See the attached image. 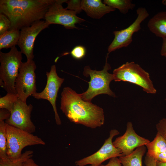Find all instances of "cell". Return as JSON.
Masks as SVG:
<instances>
[{
	"label": "cell",
	"instance_id": "obj_29",
	"mask_svg": "<svg viewBox=\"0 0 166 166\" xmlns=\"http://www.w3.org/2000/svg\"><path fill=\"white\" fill-rule=\"evenodd\" d=\"M11 115L10 112L7 109H0V121H6L10 118Z\"/></svg>",
	"mask_w": 166,
	"mask_h": 166
},
{
	"label": "cell",
	"instance_id": "obj_1",
	"mask_svg": "<svg viewBox=\"0 0 166 166\" xmlns=\"http://www.w3.org/2000/svg\"><path fill=\"white\" fill-rule=\"evenodd\" d=\"M61 96L60 109L71 122L92 129L104 124L102 108L91 102L83 100L80 94L68 87L63 88Z\"/></svg>",
	"mask_w": 166,
	"mask_h": 166
},
{
	"label": "cell",
	"instance_id": "obj_22",
	"mask_svg": "<svg viewBox=\"0 0 166 166\" xmlns=\"http://www.w3.org/2000/svg\"><path fill=\"white\" fill-rule=\"evenodd\" d=\"M6 123L0 121V159L8 158L6 154Z\"/></svg>",
	"mask_w": 166,
	"mask_h": 166
},
{
	"label": "cell",
	"instance_id": "obj_28",
	"mask_svg": "<svg viewBox=\"0 0 166 166\" xmlns=\"http://www.w3.org/2000/svg\"><path fill=\"white\" fill-rule=\"evenodd\" d=\"M99 166H123L121 163L119 158L114 157L110 159L106 164H101Z\"/></svg>",
	"mask_w": 166,
	"mask_h": 166
},
{
	"label": "cell",
	"instance_id": "obj_15",
	"mask_svg": "<svg viewBox=\"0 0 166 166\" xmlns=\"http://www.w3.org/2000/svg\"><path fill=\"white\" fill-rule=\"evenodd\" d=\"M81 6L82 10L87 15L94 19H100L116 10L105 4L101 0H82Z\"/></svg>",
	"mask_w": 166,
	"mask_h": 166
},
{
	"label": "cell",
	"instance_id": "obj_11",
	"mask_svg": "<svg viewBox=\"0 0 166 166\" xmlns=\"http://www.w3.org/2000/svg\"><path fill=\"white\" fill-rule=\"evenodd\" d=\"M47 81L46 86L40 93L36 92L32 96L39 100L43 99L48 101L52 105L55 114V119L57 125L61 124V121L57 111L56 101L59 89L63 83L64 79L57 75L56 66L52 65L49 72L46 73Z\"/></svg>",
	"mask_w": 166,
	"mask_h": 166
},
{
	"label": "cell",
	"instance_id": "obj_10",
	"mask_svg": "<svg viewBox=\"0 0 166 166\" xmlns=\"http://www.w3.org/2000/svg\"><path fill=\"white\" fill-rule=\"evenodd\" d=\"M137 17L134 22L124 29L113 31L114 37L108 48V53L120 48L127 47L132 42L133 34L141 29V24L149 15L146 9L139 7L136 10Z\"/></svg>",
	"mask_w": 166,
	"mask_h": 166
},
{
	"label": "cell",
	"instance_id": "obj_30",
	"mask_svg": "<svg viewBox=\"0 0 166 166\" xmlns=\"http://www.w3.org/2000/svg\"><path fill=\"white\" fill-rule=\"evenodd\" d=\"M144 163L146 166H157L156 161L147 153L145 157Z\"/></svg>",
	"mask_w": 166,
	"mask_h": 166
},
{
	"label": "cell",
	"instance_id": "obj_4",
	"mask_svg": "<svg viewBox=\"0 0 166 166\" xmlns=\"http://www.w3.org/2000/svg\"><path fill=\"white\" fill-rule=\"evenodd\" d=\"M22 53L14 46L10 51H0V86L7 93H16L15 82L22 62Z\"/></svg>",
	"mask_w": 166,
	"mask_h": 166
},
{
	"label": "cell",
	"instance_id": "obj_25",
	"mask_svg": "<svg viewBox=\"0 0 166 166\" xmlns=\"http://www.w3.org/2000/svg\"><path fill=\"white\" fill-rule=\"evenodd\" d=\"M11 22L9 19L3 14H0V35L9 30Z\"/></svg>",
	"mask_w": 166,
	"mask_h": 166
},
{
	"label": "cell",
	"instance_id": "obj_6",
	"mask_svg": "<svg viewBox=\"0 0 166 166\" xmlns=\"http://www.w3.org/2000/svg\"><path fill=\"white\" fill-rule=\"evenodd\" d=\"M113 74L115 81L129 82L140 86L147 93H156L149 73L133 61L127 62L114 69Z\"/></svg>",
	"mask_w": 166,
	"mask_h": 166
},
{
	"label": "cell",
	"instance_id": "obj_26",
	"mask_svg": "<svg viewBox=\"0 0 166 166\" xmlns=\"http://www.w3.org/2000/svg\"><path fill=\"white\" fill-rule=\"evenodd\" d=\"M81 0H67V3L66 8L76 12L77 14L79 13L82 10L81 6Z\"/></svg>",
	"mask_w": 166,
	"mask_h": 166
},
{
	"label": "cell",
	"instance_id": "obj_13",
	"mask_svg": "<svg viewBox=\"0 0 166 166\" xmlns=\"http://www.w3.org/2000/svg\"><path fill=\"white\" fill-rule=\"evenodd\" d=\"M49 25L45 21L40 20L21 30L20 37L17 45L20 51L26 56L27 61L33 60L34 45L37 37L42 30L48 27Z\"/></svg>",
	"mask_w": 166,
	"mask_h": 166
},
{
	"label": "cell",
	"instance_id": "obj_5",
	"mask_svg": "<svg viewBox=\"0 0 166 166\" xmlns=\"http://www.w3.org/2000/svg\"><path fill=\"white\" fill-rule=\"evenodd\" d=\"M6 154L8 158L15 160L22 156V151L27 146L45 145L41 138L25 130L6 123Z\"/></svg>",
	"mask_w": 166,
	"mask_h": 166
},
{
	"label": "cell",
	"instance_id": "obj_31",
	"mask_svg": "<svg viewBox=\"0 0 166 166\" xmlns=\"http://www.w3.org/2000/svg\"><path fill=\"white\" fill-rule=\"evenodd\" d=\"M160 53L162 56L166 57V37L162 38V43Z\"/></svg>",
	"mask_w": 166,
	"mask_h": 166
},
{
	"label": "cell",
	"instance_id": "obj_3",
	"mask_svg": "<svg viewBox=\"0 0 166 166\" xmlns=\"http://www.w3.org/2000/svg\"><path fill=\"white\" fill-rule=\"evenodd\" d=\"M109 54L106 57L105 64L102 70L97 71L92 70L89 66H86L83 72V75L90 77V81L88 82L89 87L85 92L81 93L82 99L85 101L91 102L92 99L100 94H106L113 97L116 96L110 88L111 82L114 80L113 74L108 72L111 67L107 62Z\"/></svg>",
	"mask_w": 166,
	"mask_h": 166
},
{
	"label": "cell",
	"instance_id": "obj_20",
	"mask_svg": "<svg viewBox=\"0 0 166 166\" xmlns=\"http://www.w3.org/2000/svg\"><path fill=\"white\" fill-rule=\"evenodd\" d=\"M130 0H104L103 2L115 9H118L123 14H126L130 10L133 9L135 4Z\"/></svg>",
	"mask_w": 166,
	"mask_h": 166
},
{
	"label": "cell",
	"instance_id": "obj_19",
	"mask_svg": "<svg viewBox=\"0 0 166 166\" xmlns=\"http://www.w3.org/2000/svg\"><path fill=\"white\" fill-rule=\"evenodd\" d=\"M20 31L17 29L9 30L0 35V49L11 48L17 45Z\"/></svg>",
	"mask_w": 166,
	"mask_h": 166
},
{
	"label": "cell",
	"instance_id": "obj_24",
	"mask_svg": "<svg viewBox=\"0 0 166 166\" xmlns=\"http://www.w3.org/2000/svg\"><path fill=\"white\" fill-rule=\"evenodd\" d=\"M86 53V49L84 46L78 45L73 48L70 53L73 58L76 59H80L85 57Z\"/></svg>",
	"mask_w": 166,
	"mask_h": 166
},
{
	"label": "cell",
	"instance_id": "obj_18",
	"mask_svg": "<svg viewBox=\"0 0 166 166\" xmlns=\"http://www.w3.org/2000/svg\"><path fill=\"white\" fill-rule=\"evenodd\" d=\"M144 145L136 148L131 153L119 157L123 166H142V159L146 152Z\"/></svg>",
	"mask_w": 166,
	"mask_h": 166
},
{
	"label": "cell",
	"instance_id": "obj_32",
	"mask_svg": "<svg viewBox=\"0 0 166 166\" xmlns=\"http://www.w3.org/2000/svg\"><path fill=\"white\" fill-rule=\"evenodd\" d=\"M24 166H40L36 164L31 158L26 160L24 163Z\"/></svg>",
	"mask_w": 166,
	"mask_h": 166
},
{
	"label": "cell",
	"instance_id": "obj_23",
	"mask_svg": "<svg viewBox=\"0 0 166 166\" xmlns=\"http://www.w3.org/2000/svg\"><path fill=\"white\" fill-rule=\"evenodd\" d=\"M18 98L16 93H7L5 96L0 98V108L6 109L10 112Z\"/></svg>",
	"mask_w": 166,
	"mask_h": 166
},
{
	"label": "cell",
	"instance_id": "obj_33",
	"mask_svg": "<svg viewBox=\"0 0 166 166\" xmlns=\"http://www.w3.org/2000/svg\"><path fill=\"white\" fill-rule=\"evenodd\" d=\"M157 166H166V163H161L156 161Z\"/></svg>",
	"mask_w": 166,
	"mask_h": 166
},
{
	"label": "cell",
	"instance_id": "obj_8",
	"mask_svg": "<svg viewBox=\"0 0 166 166\" xmlns=\"http://www.w3.org/2000/svg\"><path fill=\"white\" fill-rule=\"evenodd\" d=\"M67 0H55L45 14V21L50 25H61L67 29H77L75 25L85 20L77 16L75 11L63 7L62 4Z\"/></svg>",
	"mask_w": 166,
	"mask_h": 166
},
{
	"label": "cell",
	"instance_id": "obj_7",
	"mask_svg": "<svg viewBox=\"0 0 166 166\" xmlns=\"http://www.w3.org/2000/svg\"><path fill=\"white\" fill-rule=\"evenodd\" d=\"M36 66L33 60L22 62L16 79L15 88L18 98L26 102L27 99L36 92Z\"/></svg>",
	"mask_w": 166,
	"mask_h": 166
},
{
	"label": "cell",
	"instance_id": "obj_14",
	"mask_svg": "<svg viewBox=\"0 0 166 166\" xmlns=\"http://www.w3.org/2000/svg\"><path fill=\"white\" fill-rule=\"evenodd\" d=\"M150 142L148 139L137 134L131 122H128L125 133L116 138L113 143L115 147L120 149L124 156H127L131 153L135 148L145 145Z\"/></svg>",
	"mask_w": 166,
	"mask_h": 166
},
{
	"label": "cell",
	"instance_id": "obj_16",
	"mask_svg": "<svg viewBox=\"0 0 166 166\" xmlns=\"http://www.w3.org/2000/svg\"><path fill=\"white\" fill-rule=\"evenodd\" d=\"M147 154L157 161L166 163V140L157 132L154 140L145 145Z\"/></svg>",
	"mask_w": 166,
	"mask_h": 166
},
{
	"label": "cell",
	"instance_id": "obj_27",
	"mask_svg": "<svg viewBox=\"0 0 166 166\" xmlns=\"http://www.w3.org/2000/svg\"><path fill=\"white\" fill-rule=\"evenodd\" d=\"M157 132L160 134L166 140V118L160 120L156 124Z\"/></svg>",
	"mask_w": 166,
	"mask_h": 166
},
{
	"label": "cell",
	"instance_id": "obj_17",
	"mask_svg": "<svg viewBox=\"0 0 166 166\" xmlns=\"http://www.w3.org/2000/svg\"><path fill=\"white\" fill-rule=\"evenodd\" d=\"M147 26L150 31L156 36L166 37V11L156 14L149 20Z\"/></svg>",
	"mask_w": 166,
	"mask_h": 166
},
{
	"label": "cell",
	"instance_id": "obj_9",
	"mask_svg": "<svg viewBox=\"0 0 166 166\" xmlns=\"http://www.w3.org/2000/svg\"><path fill=\"white\" fill-rule=\"evenodd\" d=\"M120 132L117 129L111 130L109 137L105 141L101 148L94 153L77 160L75 162L76 166H99L105 161L114 157L123 156L121 151L114 146L112 142L113 137Z\"/></svg>",
	"mask_w": 166,
	"mask_h": 166
},
{
	"label": "cell",
	"instance_id": "obj_2",
	"mask_svg": "<svg viewBox=\"0 0 166 166\" xmlns=\"http://www.w3.org/2000/svg\"><path fill=\"white\" fill-rule=\"evenodd\" d=\"M55 0H0V13L10 20L9 30H21L44 19L49 7Z\"/></svg>",
	"mask_w": 166,
	"mask_h": 166
},
{
	"label": "cell",
	"instance_id": "obj_21",
	"mask_svg": "<svg viewBox=\"0 0 166 166\" xmlns=\"http://www.w3.org/2000/svg\"><path fill=\"white\" fill-rule=\"evenodd\" d=\"M33 152L30 150H27L23 153L18 159L13 160L8 158L0 159V166H24V162L28 159L33 156Z\"/></svg>",
	"mask_w": 166,
	"mask_h": 166
},
{
	"label": "cell",
	"instance_id": "obj_12",
	"mask_svg": "<svg viewBox=\"0 0 166 166\" xmlns=\"http://www.w3.org/2000/svg\"><path fill=\"white\" fill-rule=\"evenodd\" d=\"M33 106L27 105L18 98L15 102L10 113V116L5 122L10 125L32 133L35 132L36 127L31 119Z\"/></svg>",
	"mask_w": 166,
	"mask_h": 166
}]
</instances>
